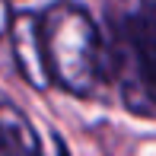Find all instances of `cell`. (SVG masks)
I'll return each instance as SVG.
<instances>
[{
  "mask_svg": "<svg viewBox=\"0 0 156 156\" xmlns=\"http://www.w3.org/2000/svg\"><path fill=\"white\" fill-rule=\"evenodd\" d=\"M48 76L73 96H93L112 70L99 26L73 0H58L38 16Z\"/></svg>",
  "mask_w": 156,
  "mask_h": 156,
  "instance_id": "obj_1",
  "label": "cell"
},
{
  "mask_svg": "<svg viewBox=\"0 0 156 156\" xmlns=\"http://www.w3.org/2000/svg\"><path fill=\"white\" fill-rule=\"evenodd\" d=\"M127 51L134 64L137 93H131V108L144 96H156V0H140L137 13L127 19Z\"/></svg>",
  "mask_w": 156,
  "mask_h": 156,
  "instance_id": "obj_2",
  "label": "cell"
},
{
  "mask_svg": "<svg viewBox=\"0 0 156 156\" xmlns=\"http://www.w3.org/2000/svg\"><path fill=\"white\" fill-rule=\"evenodd\" d=\"M10 41L16 51V64L23 70V80L32 83L35 89L48 86V67H45V51H41V35H38V16L19 13L10 23Z\"/></svg>",
  "mask_w": 156,
  "mask_h": 156,
  "instance_id": "obj_3",
  "label": "cell"
},
{
  "mask_svg": "<svg viewBox=\"0 0 156 156\" xmlns=\"http://www.w3.org/2000/svg\"><path fill=\"white\" fill-rule=\"evenodd\" d=\"M0 156H45L32 121L13 102H0Z\"/></svg>",
  "mask_w": 156,
  "mask_h": 156,
  "instance_id": "obj_4",
  "label": "cell"
},
{
  "mask_svg": "<svg viewBox=\"0 0 156 156\" xmlns=\"http://www.w3.org/2000/svg\"><path fill=\"white\" fill-rule=\"evenodd\" d=\"M10 23H13V16H10V3H6V0H0V38L10 32Z\"/></svg>",
  "mask_w": 156,
  "mask_h": 156,
  "instance_id": "obj_5",
  "label": "cell"
},
{
  "mask_svg": "<svg viewBox=\"0 0 156 156\" xmlns=\"http://www.w3.org/2000/svg\"><path fill=\"white\" fill-rule=\"evenodd\" d=\"M58 156H70V153H67V147H64V144H58Z\"/></svg>",
  "mask_w": 156,
  "mask_h": 156,
  "instance_id": "obj_6",
  "label": "cell"
}]
</instances>
